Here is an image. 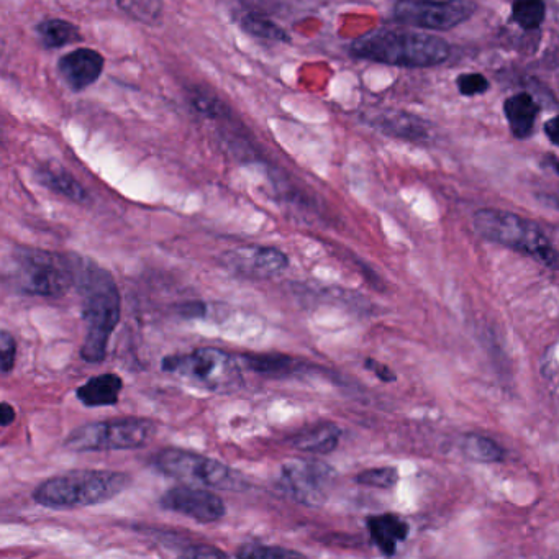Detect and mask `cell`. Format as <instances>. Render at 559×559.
<instances>
[{"instance_id": "18", "label": "cell", "mask_w": 559, "mask_h": 559, "mask_svg": "<svg viewBox=\"0 0 559 559\" xmlns=\"http://www.w3.org/2000/svg\"><path fill=\"white\" fill-rule=\"evenodd\" d=\"M35 178L40 186L46 187L60 196L68 197L69 200H74L78 204H84L89 200V192L86 191V187L82 186L81 182L66 169L56 168V166L40 168L35 171Z\"/></svg>"}, {"instance_id": "19", "label": "cell", "mask_w": 559, "mask_h": 559, "mask_svg": "<svg viewBox=\"0 0 559 559\" xmlns=\"http://www.w3.org/2000/svg\"><path fill=\"white\" fill-rule=\"evenodd\" d=\"M38 41L46 50H58L82 40L78 25L64 19H46L35 27Z\"/></svg>"}, {"instance_id": "28", "label": "cell", "mask_w": 559, "mask_h": 559, "mask_svg": "<svg viewBox=\"0 0 559 559\" xmlns=\"http://www.w3.org/2000/svg\"><path fill=\"white\" fill-rule=\"evenodd\" d=\"M191 104L199 114L207 115L212 119L225 114V105L212 92L202 91L199 87L191 92Z\"/></svg>"}, {"instance_id": "23", "label": "cell", "mask_w": 559, "mask_h": 559, "mask_svg": "<svg viewBox=\"0 0 559 559\" xmlns=\"http://www.w3.org/2000/svg\"><path fill=\"white\" fill-rule=\"evenodd\" d=\"M241 360L245 361L248 368L255 373L264 376H284L294 373L297 369L296 361L289 356L282 355H243Z\"/></svg>"}, {"instance_id": "2", "label": "cell", "mask_w": 559, "mask_h": 559, "mask_svg": "<svg viewBox=\"0 0 559 559\" xmlns=\"http://www.w3.org/2000/svg\"><path fill=\"white\" fill-rule=\"evenodd\" d=\"M350 55L399 68H433L450 60L451 46L432 33L410 28H378L353 41Z\"/></svg>"}, {"instance_id": "31", "label": "cell", "mask_w": 559, "mask_h": 559, "mask_svg": "<svg viewBox=\"0 0 559 559\" xmlns=\"http://www.w3.org/2000/svg\"><path fill=\"white\" fill-rule=\"evenodd\" d=\"M182 559H230V556L214 545H192L184 551Z\"/></svg>"}, {"instance_id": "15", "label": "cell", "mask_w": 559, "mask_h": 559, "mask_svg": "<svg viewBox=\"0 0 559 559\" xmlns=\"http://www.w3.org/2000/svg\"><path fill=\"white\" fill-rule=\"evenodd\" d=\"M369 535L374 545L378 546L384 556L396 555L397 546L409 535V525L394 514H382L369 517Z\"/></svg>"}, {"instance_id": "35", "label": "cell", "mask_w": 559, "mask_h": 559, "mask_svg": "<svg viewBox=\"0 0 559 559\" xmlns=\"http://www.w3.org/2000/svg\"><path fill=\"white\" fill-rule=\"evenodd\" d=\"M15 420V410L9 402H2L0 405V425L9 427L10 423Z\"/></svg>"}, {"instance_id": "13", "label": "cell", "mask_w": 559, "mask_h": 559, "mask_svg": "<svg viewBox=\"0 0 559 559\" xmlns=\"http://www.w3.org/2000/svg\"><path fill=\"white\" fill-rule=\"evenodd\" d=\"M105 60L99 51L92 48H78L58 61V73L64 84L74 92L86 91L96 84L104 73Z\"/></svg>"}, {"instance_id": "8", "label": "cell", "mask_w": 559, "mask_h": 559, "mask_svg": "<svg viewBox=\"0 0 559 559\" xmlns=\"http://www.w3.org/2000/svg\"><path fill=\"white\" fill-rule=\"evenodd\" d=\"M158 473L186 486L204 489H235L237 476L222 461L181 448H166L153 458Z\"/></svg>"}, {"instance_id": "12", "label": "cell", "mask_w": 559, "mask_h": 559, "mask_svg": "<svg viewBox=\"0 0 559 559\" xmlns=\"http://www.w3.org/2000/svg\"><path fill=\"white\" fill-rule=\"evenodd\" d=\"M222 263L241 278L269 279L287 269L289 258L273 246H243L223 253Z\"/></svg>"}, {"instance_id": "17", "label": "cell", "mask_w": 559, "mask_h": 559, "mask_svg": "<svg viewBox=\"0 0 559 559\" xmlns=\"http://www.w3.org/2000/svg\"><path fill=\"white\" fill-rule=\"evenodd\" d=\"M341 428L337 423L325 422L302 430L291 438V445L305 453L328 455L340 445Z\"/></svg>"}, {"instance_id": "5", "label": "cell", "mask_w": 559, "mask_h": 559, "mask_svg": "<svg viewBox=\"0 0 559 559\" xmlns=\"http://www.w3.org/2000/svg\"><path fill=\"white\" fill-rule=\"evenodd\" d=\"M78 256L37 248L12 253V281L28 296L61 297L76 286Z\"/></svg>"}, {"instance_id": "22", "label": "cell", "mask_w": 559, "mask_h": 559, "mask_svg": "<svg viewBox=\"0 0 559 559\" xmlns=\"http://www.w3.org/2000/svg\"><path fill=\"white\" fill-rule=\"evenodd\" d=\"M463 451L464 455L478 463H500L505 458L504 448L497 441L478 433L464 438Z\"/></svg>"}, {"instance_id": "25", "label": "cell", "mask_w": 559, "mask_h": 559, "mask_svg": "<svg viewBox=\"0 0 559 559\" xmlns=\"http://www.w3.org/2000/svg\"><path fill=\"white\" fill-rule=\"evenodd\" d=\"M546 5L540 0H527L515 2L512 5V20L523 30H537L545 22Z\"/></svg>"}, {"instance_id": "10", "label": "cell", "mask_w": 559, "mask_h": 559, "mask_svg": "<svg viewBox=\"0 0 559 559\" xmlns=\"http://www.w3.org/2000/svg\"><path fill=\"white\" fill-rule=\"evenodd\" d=\"M478 9L474 2H397L392 9V19L400 25L420 30H451L473 17Z\"/></svg>"}, {"instance_id": "3", "label": "cell", "mask_w": 559, "mask_h": 559, "mask_svg": "<svg viewBox=\"0 0 559 559\" xmlns=\"http://www.w3.org/2000/svg\"><path fill=\"white\" fill-rule=\"evenodd\" d=\"M130 482V476L120 471L76 469L38 484L33 491V500L45 509H86L120 496Z\"/></svg>"}, {"instance_id": "11", "label": "cell", "mask_w": 559, "mask_h": 559, "mask_svg": "<svg viewBox=\"0 0 559 559\" xmlns=\"http://www.w3.org/2000/svg\"><path fill=\"white\" fill-rule=\"evenodd\" d=\"M161 507L174 514L184 515L199 523L219 522L227 514L225 502L215 492L204 487H171L160 499Z\"/></svg>"}, {"instance_id": "24", "label": "cell", "mask_w": 559, "mask_h": 559, "mask_svg": "<svg viewBox=\"0 0 559 559\" xmlns=\"http://www.w3.org/2000/svg\"><path fill=\"white\" fill-rule=\"evenodd\" d=\"M237 559H309L299 551L278 545H260V543H245L235 551Z\"/></svg>"}, {"instance_id": "4", "label": "cell", "mask_w": 559, "mask_h": 559, "mask_svg": "<svg viewBox=\"0 0 559 559\" xmlns=\"http://www.w3.org/2000/svg\"><path fill=\"white\" fill-rule=\"evenodd\" d=\"M474 228L484 240L532 256L546 268L559 271V251L532 220L509 210L481 209L474 214Z\"/></svg>"}, {"instance_id": "32", "label": "cell", "mask_w": 559, "mask_h": 559, "mask_svg": "<svg viewBox=\"0 0 559 559\" xmlns=\"http://www.w3.org/2000/svg\"><path fill=\"white\" fill-rule=\"evenodd\" d=\"M364 368L376 374L382 382L396 381L394 371H391V368H387L386 364L379 363V361L373 360V358H368V360L364 361Z\"/></svg>"}, {"instance_id": "1", "label": "cell", "mask_w": 559, "mask_h": 559, "mask_svg": "<svg viewBox=\"0 0 559 559\" xmlns=\"http://www.w3.org/2000/svg\"><path fill=\"white\" fill-rule=\"evenodd\" d=\"M76 287L81 296V314L86 325L81 358L86 363L99 364L107 356L110 337L119 325L122 300L114 276L100 268L96 261L78 256Z\"/></svg>"}, {"instance_id": "26", "label": "cell", "mask_w": 559, "mask_h": 559, "mask_svg": "<svg viewBox=\"0 0 559 559\" xmlns=\"http://www.w3.org/2000/svg\"><path fill=\"white\" fill-rule=\"evenodd\" d=\"M117 5L133 19L150 23V25L158 22L161 14H163V4L155 2V0H145V2L143 0H127V2H119Z\"/></svg>"}, {"instance_id": "36", "label": "cell", "mask_w": 559, "mask_h": 559, "mask_svg": "<svg viewBox=\"0 0 559 559\" xmlns=\"http://www.w3.org/2000/svg\"><path fill=\"white\" fill-rule=\"evenodd\" d=\"M538 199H540L543 204L550 205V207H555V209H559V197L548 196V194H545V196H540L538 197Z\"/></svg>"}, {"instance_id": "14", "label": "cell", "mask_w": 559, "mask_h": 559, "mask_svg": "<svg viewBox=\"0 0 559 559\" xmlns=\"http://www.w3.org/2000/svg\"><path fill=\"white\" fill-rule=\"evenodd\" d=\"M541 107L535 97L528 92H517L504 102V115L509 123L510 132L519 140L532 137L540 115Z\"/></svg>"}, {"instance_id": "6", "label": "cell", "mask_w": 559, "mask_h": 559, "mask_svg": "<svg viewBox=\"0 0 559 559\" xmlns=\"http://www.w3.org/2000/svg\"><path fill=\"white\" fill-rule=\"evenodd\" d=\"M161 368L164 373L178 376L210 392H233L243 384L237 358L212 346L196 348L181 355L166 356Z\"/></svg>"}, {"instance_id": "7", "label": "cell", "mask_w": 559, "mask_h": 559, "mask_svg": "<svg viewBox=\"0 0 559 559\" xmlns=\"http://www.w3.org/2000/svg\"><path fill=\"white\" fill-rule=\"evenodd\" d=\"M156 423L141 417L100 420L76 428L64 438V446L78 453L138 450L155 437Z\"/></svg>"}, {"instance_id": "27", "label": "cell", "mask_w": 559, "mask_h": 559, "mask_svg": "<svg viewBox=\"0 0 559 559\" xmlns=\"http://www.w3.org/2000/svg\"><path fill=\"white\" fill-rule=\"evenodd\" d=\"M355 481L361 486L376 487V489H391L399 482V471L396 468L366 469L356 476Z\"/></svg>"}, {"instance_id": "16", "label": "cell", "mask_w": 559, "mask_h": 559, "mask_svg": "<svg viewBox=\"0 0 559 559\" xmlns=\"http://www.w3.org/2000/svg\"><path fill=\"white\" fill-rule=\"evenodd\" d=\"M123 379L119 374L105 373L94 376L78 387L76 396L86 407H112L119 404Z\"/></svg>"}, {"instance_id": "34", "label": "cell", "mask_w": 559, "mask_h": 559, "mask_svg": "<svg viewBox=\"0 0 559 559\" xmlns=\"http://www.w3.org/2000/svg\"><path fill=\"white\" fill-rule=\"evenodd\" d=\"M543 130H545L546 138H548L553 145L559 146V115L545 122Z\"/></svg>"}, {"instance_id": "21", "label": "cell", "mask_w": 559, "mask_h": 559, "mask_svg": "<svg viewBox=\"0 0 559 559\" xmlns=\"http://www.w3.org/2000/svg\"><path fill=\"white\" fill-rule=\"evenodd\" d=\"M376 125L382 132L392 137L405 138V140H422L427 137V125L420 122L419 117L404 114H386L376 119Z\"/></svg>"}, {"instance_id": "9", "label": "cell", "mask_w": 559, "mask_h": 559, "mask_svg": "<svg viewBox=\"0 0 559 559\" xmlns=\"http://www.w3.org/2000/svg\"><path fill=\"white\" fill-rule=\"evenodd\" d=\"M335 481V471L322 461L296 458L282 464L278 486L297 504L320 507L325 504Z\"/></svg>"}, {"instance_id": "30", "label": "cell", "mask_w": 559, "mask_h": 559, "mask_svg": "<svg viewBox=\"0 0 559 559\" xmlns=\"http://www.w3.org/2000/svg\"><path fill=\"white\" fill-rule=\"evenodd\" d=\"M17 343L7 330L0 332V369L2 374H9L15 366Z\"/></svg>"}, {"instance_id": "37", "label": "cell", "mask_w": 559, "mask_h": 559, "mask_svg": "<svg viewBox=\"0 0 559 559\" xmlns=\"http://www.w3.org/2000/svg\"><path fill=\"white\" fill-rule=\"evenodd\" d=\"M551 166H553V169H555L556 173L559 174V156H553V158H551Z\"/></svg>"}, {"instance_id": "20", "label": "cell", "mask_w": 559, "mask_h": 559, "mask_svg": "<svg viewBox=\"0 0 559 559\" xmlns=\"http://www.w3.org/2000/svg\"><path fill=\"white\" fill-rule=\"evenodd\" d=\"M237 20L241 30L250 37L271 43H291L289 33L260 12H243L238 15Z\"/></svg>"}, {"instance_id": "33", "label": "cell", "mask_w": 559, "mask_h": 559, "mask_svg": "<svg viewBox=\"0 0 559 559\" xmlns=\"http://www.w3.org/2000/svg\"><path fill=\"white\" fill-rule=\"evenodd\" d=\"M182 317L186 319H196V317H202L205 314V304L204 302H187L184 304L181 310Z\"/></svg>"}, {"instance_id": "29", "label": "cell", "mask_w": 559, "mask_h": 559, "mask_svg": "<svg viewBox=\"0 0 559 559\" xmlns=\"http://www.w3.org/2000/svg\"><path fill=\"white\" fill-rule=\"evenodd\" d=\"M456 86H458L461 96L476 97L486 94L489 91V87H491V82H489V79L484 74L464 73L460 74L458 79H456Z\"/></svg>"}]
</instances>
